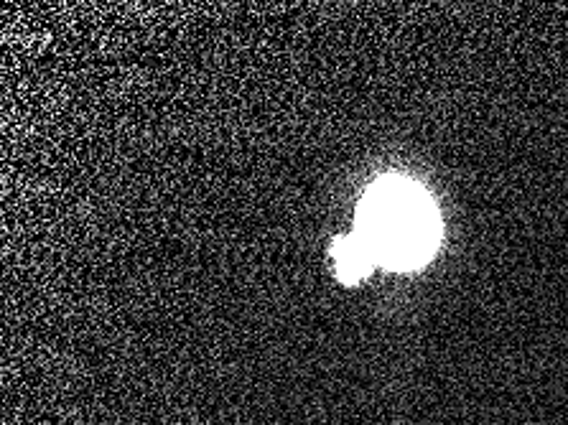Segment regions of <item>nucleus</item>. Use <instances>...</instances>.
<instances>
[{
  "label": "nucleus",
  "instance_id": "nucleus-1",
  "mask_svg": "<svg viewBox=\"0 0 568 425\" xmlns=\"http://www.w3.org/2000/svg\"><path fill=\"white\" fill-rule=\"evenodd\" d=\"M357 237L365 242L375 263L416 268L431 258L439 242L436 209L411 181H380L362 204Z\"/></svg>",
  "mask_w": 568,
  "mask_h": 425
},
{
  "label": "nucleus",
  "instance_id": "nucleus-2",
  "mask_svg": "<svg viewBox=\"0 0 568 425\" xmlns=\"http://www.w3.org/2000/svg\"><path fill=\"white\" fill-rule=\"evenodd\" d=\"M337 263H339V275L352 283V280H360L370 273V268L375 265V258L370 255L365 242L355 235L339 242Z\"/></svg>",
  "mask_w": 568,
  "mask_h": 425
}]
</instances>
